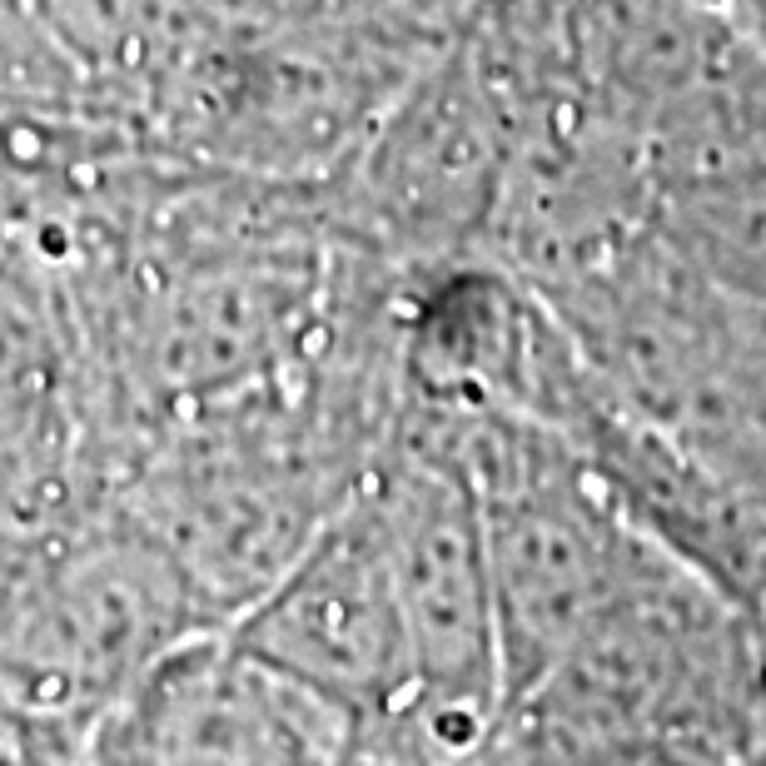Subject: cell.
<instances>
[{
  "label": "cell",
  "instance_id": "obj_1",
  "mask_svg": "<svg viewBox=\"0 0 766 766\" xmlns=\"http://www.w3.org/2000/svg\"><path fill=\"white\" fill-rule=\"evenodd\" d=\"M40 369H46V328L11 284H0V408L31 394V379Z\"/></svg>",
  "mask_w": 766,
  "mask_h": 766
}]
</instances>
